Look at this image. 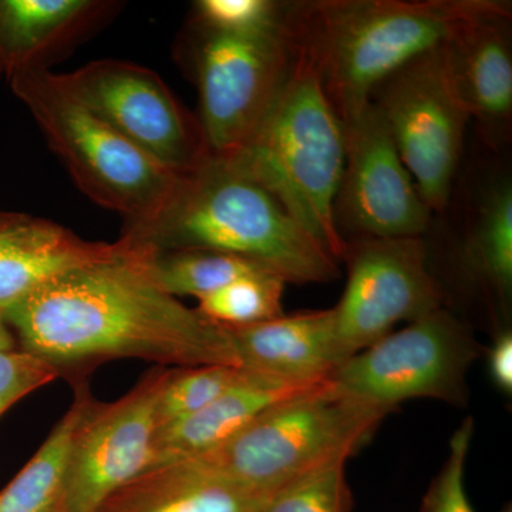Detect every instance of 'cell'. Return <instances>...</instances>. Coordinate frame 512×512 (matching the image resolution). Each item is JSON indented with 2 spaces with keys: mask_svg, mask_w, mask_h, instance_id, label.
<instances>
[{
  "mask_svg": "<svg viewBox=\"0 0 512 512\" xmlns=\"http://www.w3.org/2000/svg\"><path fill=\"white\" fill-rule=\"evenodd\" d=\"M286 282L271 272L242 276L218 291L198 298L197 311L225 328L256 325L285 315Z\"/></svg>",
  "mask_w": 512,
  "mask_h": 512,
  "instance_id": "23",
  "label": "cell"
},
{
  "mask_svg": "<svg viewBox=\"0 0 512 512\" xmlns=\"http://www.w3.org/2000/svg\"><path fill=\"white\" fill-rule=\"evenodd\" d=\"M508 5L505 0H298L288 2L286 32L311 59L342 121L407 63Z\"/></svg>",
  "mask_w": 512,
  "mask_h": 512,
  "instance_id": "3",
  "label": "cell"
},
{
  "mask_svg": "<svg viewBox=\"0 0 512 512\" xmlns=\"http://www.w3.org/2000/svg\"><path fill=\"white\" fill-rule=\"evenodd\" d=\"M293 57L274 103L248 140L225 158L279 202L338 261L346 241L335 222L345 138L311 59Z\"/></svg>",
  "mask_w": 512,
  "mask_h": 512,
  "instance_id": "4",
  "label": "cell"
},
{
  "mask_svg": "<svg viewBox=\"0 0 512 512\" xmlns=\"http://www.w3.org/2000/svg\"><path fill=\"white\" fill-rule=\"evenodd\" d=\"M390 412L325 382L275 403L201 456L205 470L264 494L312 471L348 461Z\"/></svg>",
  "mask_w": 512,
  "mask_h": 512,
  "instance_id": "5",
  "label": "cell"
},
{
  "mask_svg": "<svg viewBox=\"0 0 512 512\" xmlns=\"http://www.w3.org/2000/svg\"><path fill=\"white\" fill-rule=\"evenodd\" d=\"M242 370L295 384L328 382L343 362L332 309L227 328Z\"/></svg>",
  "mask_w": 512,
  "mask_h": 512,
  "instance_id": "16",
  "label": "cell"
},
{
  "mask_svg": "<svg viewBox=\"0 0 512 512\" xmlns=\"http://www.w3.org/2000/svg\"><path fill=\"white\" fill-rule=\"evenodd\" d=\"M244 370L210 365L171 367L157 404V430L191 416L237 383Z\"/></svg>",
  "mask_w": 512,
  "mask_h": 512,
  "instance_id": "24",
  "label": "cell"
},
{
  "mask_svg": "<svg viewBox=\"0 0 512 512\" xmlns=\"http://www.w3.org/2000/svg\"><path fill=\"white\" fill-rule=\"evenodd\" d=\"M69 410L28 464L0 491V512H69L66 470L74 430L93 397L89 383L74 386Z\"/></svg>",
  "mask_w": 512,
  "mask_h": 512,
  "instance_id": "20",
  "label": "cell"
},
{
  "mask_svg": "<svg viewBox=\"0 0 512 512\" xmlns=\"http://www.w3.org/2000/svg\"><path fill=\"white\" fill-rule=\"evenodd\" d=\"M60 79L107 126L173 173H188L211 156L198 117L153 70L103 59Z\"/></svg>",
  "mask_w": 512,
  "mask_h": 512,
  "instance_id": "10",
  "label": "cell"
},
{
  "mask_svg": "<svg viewBox=\"0 0 512 512\" xmlns=\"http://www.w3.org/2000/svg\"><path fill=\"white\" fill-rule=\"evenodd\" d=\"M141 249L146 255L147 268L154 281L175 298L194 296L198 299L224 288L242 276L271 272L247 258L224 252L197 249L153 252Z\"/></svg>",
  "mask_w": 512,
  "mask_h": 512,
  "instance_id": "22",
  "label": "cell"
},
{
  "mask_svg": "<svg viewBox=\"0 0 512 512\" xmlns=\"http://www.w3.org/2000/svg\"><path fill=\"white\" fill-rule=\"evenodd\" d=\"M464 259L471 274L501 298L512 289V185L501 178L487 188L468 229Z\"/></svg>",
  "mask_w": 512,
  "mask_h": 512,
  "instance_id": "21",
  "label": "cell"
},
{
  "mask_svg": "<svg viewBox=\"0 0 512 512\" xmlns=\"http://www.w3.org/2000/svg\"><path fill=\"white\" fill-rule=\"evenodd\" d=\"M480 353L466 323L440 308L349 357L329 382L390 413L413 399L463 406L468 399L467 373Z\"/></svg>",
  "mask_w": 512,
  "mask_h": 512,
  "instance_id": "8",
  "label": "cell"
},
{
  "mask_svg": "<svg viewBox=\"0 0 512 512\" xmlns=\"http://www.w3.org/2000/svg\"><path fill=\"white\" fill-rule=\"evenodd\" d=\"M47 146L79 190L126 225L156 214L178 175L117 134L64 86L60 74L26 70L8 80Z\"/></svg>",
  "mask_w": 512,
  "mask_h": 512,
  "instance_id": "6",
  "label": "cell"
},
{
  "mask_svg": "<svg viewBox=\"0 0 512 512\" xmlns=\"http://www.w3.org/2000/svg\"><path fill=\"white\" fill-rule=\"evenodd\" d=\"M512 6L468 23L443 46L444 66L470 119L497 146L511 130Z\"/></svg>",
  "mask_w": 512,
  "mask_h": 512,
  "instance_id": "14",
  "label": "cell"
},
{
  "mask_svg": "<svg viewBox=\"0 0 512 512\" xmlns=\"http://www.w3.org/2000/svg\"><path fill=\"white\" fill-rule=\"evenodd\" d=\"M345 161L335 201L340 235L423 238L434 212L423 200L372 103L340 121Z\"/></svg>",
  "mask_w": 512,
  "mask_h": 512,
  "instance_id": "12",
  "label": "cell"
},
{
  "mask_svg": "<svg viewBox=\"0 0 512 512\" xmlns=\"http://www.w3.org/2000/svg\"><path fill=\"white\" fill-rule=\"evenodd\" d=\"M441 46L387 77L370 96L433 212L450 204L471 120L448 79Z\"/></svg>",
  "mask_w": 512,
  "mask_h": 512,
  "instance_id": "9",
  "label": "cell"
},
{
  "mask_svg": "<svg viewBox=\"0 0 512 512\" xmlns=\"http://www.w3.org/2000/svg\"><path fill=\"white\" fill-rule=\"evenodd\" d=\"M473 434L474 420H464L451 437L448 456L424 495L421 512H476L466 490V461Z\"/></svg>",
  "mask_w": 512,
  "mask_h": 512,
  "instance_id": "27",
  "label": "cell"
},
{
  "mask_svg": "<svg viewBox=\"0 0 512 512\" xmlns=\"http://www.w3.org/2000/svg\"><path fill=\"white\" fill-rule=\"evenodd\" d=\"M488 369L495 386L505 394L512 393V335L510 330L495 338L488 350Z\"/></svg>",
  "mask_w": 512,
  "mask_h": 512,
  "instance_id": "29",
  "label": "cell"
},
{
  "mask_svg": "<svg viewBox=\"0 0 512 512\" xmlns=\"http://www.w3.org/2000/svg\"><path fill=\"white\" fill-rule=\"evenodd\" d=\"M288 2L278 0H198L192 22L235 35L276 32L285 28Z\"/></svg>",
  "mask_w": 512,
  "mask_h": 512,
  "instance_id": "26",
  "label": "cell"
},
{
  "mask_svg": "<svg viewBox=\"0 0 512 512\" xmlns=\"http://www.w3.org/2000/svg\"><path fill=\"white\" fill-rule=\"evenodd\" d=\"M500 512H512L511 504L505 505L503 510H501Z\"/></svg>",
  "mask_w": 512,
  "mask_h": 512,
  "instance_id": "31",
  "label": "cell"
},
{
  "mask_svg": "<svg viewBox=\"0 0 512 512\" xmlns=\"http://www.w3.org/2000/svg\"><path fill=\"white\" fill-rule=\"evenodd\" d=\"M348 461L330 464L279 488L259 512H350Z\"/></svg>",
  "mask_w": 512,
  "mask_h": 512,
  "instance_id": "25",
  "label": "cell"
},
{
  "mask_svg": "<svg viewBox=\"0 0 512 512\" xmlns=\"http://www.w3.org/2000/svg\"><path fill=\"white\" fill-rule=\"evenodd\" d=\"M120 238L153 252L197 249L242 256L286 284H326L340 275L338 259L222 157L210 156L178 175L156 214L126 225Z\"/></svg>",
  "mask_w": 512,
  "mask_h": 512,
  "instance_id": "2",
  "label": "cell"
},
{
  "mask_svg": "<svg viewBox=\"0 0 512 512\" xmlns=\"http://www.w3.org/2000/svg\"><path fill=\"white\" fill-rule=\"evenodd\" d=\"M18 348V340L15 338V333L10 329L5 315L0 312V352H3V350H13Z\"/></svg>",
  "mask_w": 512,
  "mask_h": 512,
  "instance_id": "30",
  "label": "cell"
},
{
  "mask_svg": "<svg viewBox=\"0 0 512 512\" xmlns=\"http://www.w3.org/2000/svg\"><path fill=\"white\" fill-rule=\"evenodd\" d=\"M342 259L348 281L333 312L346 360L399 323L443 308V292L431 275L423 238L350 239Z\"/></svg>",
  "mask_w": 512,
  "mask_h": 512,
  "instance_id": "11",
  "label": "cell"
},
{
  "mask_svg": "<svg viewBox=\"0 0 512 512\" xmlns=\"http://www.w3.org/2000/svg\"><path fill=\"white\" fill-rule=\"evenodd\" d=\"M123 241L117 258L57 276L5 313L19 349L73 387L121 359L241 369L228 329L165 292L143 249Z\"/></svg>",
  "mask_w": 512,
  "mask_h": 512,
  "instance_id": "1",
  "label": "cell"
},
{
  "mask_svg": "<svg viewBox=\"0 0 512 512\" xmlns=\"http://www.w3.org/2000/svg\"><path fill=\"white\" fill-rule=\"evenodd\" d=\"M198 90V120L211 156L234 154L278 96L293 57L285 28L235 35L188 22L181 47Z\"/></svg>",
  "mask_w": 512,
  "mask_h": 512,
  "instance_id": "7",
  "label": "cell"
},
{
  "mask_svg": "<svg viewBox=\"0 0 512 512\" xmlns=\"http://www.w3.org/2000/svg\"><path fill=\"white\" fill-rule=\"evenodd\" d=\"M110 0H0V76L47 69L119 13Z\"/></svg>",
  "mask_w": 512,
  "mask_h": 512,
  "instance_id": "17",
  "label": "cell"
},
{
  "mask_svg": "<svg viewBox=\"0 0 512 512\" xmlns=\"http://www.w3.org/2000/svg\"><path fill=\"white\" fill-rule=\"evenodd\" d=\"M271 495L183 460L148 468L96 512H259Z\"/></svg>",
  "mask_w": 512,
  "mask_h": 512,
  "instance_id": "19",
  "label": "cell"
},
{
  "mask_svg": "<svg viewBox=\"0 0 512 512\" xmlns=\"http://www.w3.org/2000/svg\"><path fill=\"white\" fill-rule=\"evenodd\" d=\"M126 249L121 238L113 244L87 241L45 218L0 211V312L57 276L110 261Z\"/></svg>",
  "mask_w": 512,
  "mask_h": 512,
  "instance_id": "15",
  "label": "cell"
},
{
  "mask_svg": "<svg viewBox=\"0 0 512 512\" xmlns=\"http://www.w3.org/2000/svg\"><path fill=\"white\" fill-rule=\"evenodd\" d=\"M171 367L154 366L113 403L92 397L74 430L66 470L69 512H96L151 467L157 404Z\"/></svg>",
  "mask_w": 512,
  "mask_h": 512,
  "instance_id": "13",
  "label": "cell"
},
{
  "mask_svg": "<svg viewBox=\"0 0 512 512\" xmlns=\"http://www.w3.org/2000/svg\"><path fill=\"white\" fill-rule=\"evenodd\" d=\"M59 379L43 360L22 349L0 352V417L23 397Z\"/></svg>",
  "mask_w": 512,
  "mask_h": 512,
  "instance_id": "28",
  "label": "cell"
},
{
  "mask_svg": "<svg viewBox=\"0 0 512 512\" xmlns=\"http://www.w3.org/2000/svg\"><path fill=\"white\" fill-rule=\"evenodd\" d=\"M319 384L282 382L244 370L238 382L210 404L157 430L151 467L201 456L231 439L268 407Z\"/></svg>",
  "mask_w": 512,
  "mask_h": 512,
  "instance_id": "18",
  "label": "cell"
}]
</instances>
